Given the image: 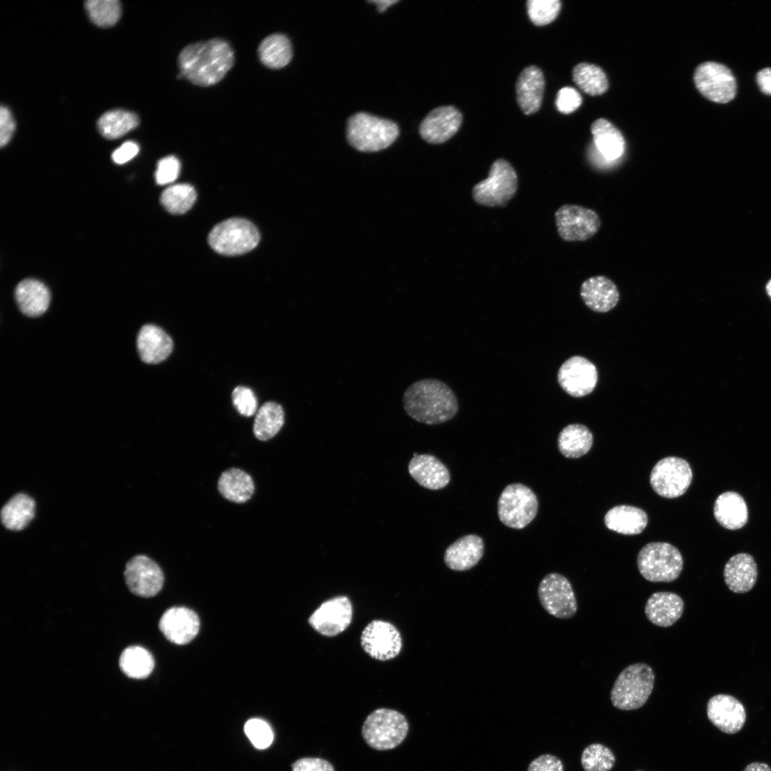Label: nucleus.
I'll return each instance as SVG.
<instances>
[{
    "mask_svg": "<svg viewBox=\"0 0 771 771\" xmlns=\"http://www.w3.org/2000/svg\"><path fill=\"white\" fill-rule=\"evenodd\" d=\"M615 762L613 752L598 743L586 747L581 755V764L585 771H610Z\"/></svg>",
    "mask_w": 771,
    "mask_h": 771,
    "instance_id": "42",
    "label": "nucleus"
},
{
    "mask_svg": "<svg viewBox=\"0 0 771 771\" xmlns=\"http://www.w3.org/2000/svg\"><path fill=\"white\" fill-rule=\"evenodd\" d=\"M408 472L420 485L429 490L443 488L450 480L447 467L436 457L429 454L413 457L409 462Z\"/></svg>",
    "mask_w": 771,
    "mask_h": 771,
    "instance_id": "26",
    "label": "nucleus"
},
{
    "mask_svg": "<svg viewBox=\"0 0 771 771\" xmlns=\"http://www.w3.org/2000/svg\"><path fill=\"white\" fill-rule=\"evenodd\" d=\"M124 574L129 590L138 596L153 597L163 585L164 576L161 568L143 555H138L130 559Z\"/></svg>",
    "mask_w": 771,
    "mask_h": 771,
    "instance_id": "16",
    "label": "nucleus"
},
{
    "mask_svg": "<svg viewBox=\"0 0 771 771\" xmlns=\"http://www.w3.org/2000/svg\"><path fill=\"white\" fill-rule=\"evenodd\" d=\"M595 146L607 160L614 161L624 153L625 141L620 131L608 120L598 119L591 125Z\"/></svg>",
    "mask_w": 771,
    "mask_h": 771,
    "instance_id": "31",
    "label": "nucleus"
},
{
    "mask_svg": "<svg viewBox=\"0 0 771 771\" xmlns=\"http://www.w3.org/2000/svg\"><path fill=\"white\" fill-rule=\"evenodd\" d=\"M181 163L174 156H168L160 159L155 173L156 181L159 185L173 183L180 173Z\"/></svg>",
    "mask_w": 771,
    "mask_h": 771,
    "instance_id": "46",
    "label": "nucleus"
},
{
    "mask_svg": "<svg viewBox=\"0 0 771 771\" xmlns=\"http://www.w3.org/2000/svg\"><path fill=\"white\" fill-rule=\"evenodd\" d=\"M518 176L511 164L499 158L491 165L488 176L475 184L473 196L478 204L504 206L515 193Z\"/></svg>",
    "mask_w": 771,
    "mask_h": 771,
    "instance_id": "8",
    "label": "nucleus"
},
{
    "mask_svg": "<svg viewBox=\"0 0 771 771\" xmlns=\"http://www.w3.org/2000/svg\"><path fill=\"white\" fill-rule=\"evenodd\" d=\"M538 501L534 492L521 483H512L502 491L498 501L500 520L508 528L522 529L536 516Z\"/></svg>",
    "mask_w": 771,
    "mask_h": 771,
    "instance_id": "9",
    "label": "nucleus"
},
{
    "mask_svg": "<svg viewBox=\"0 0 771 771\" xmlns=\"http://www.w3.org/2000/svg\"><path fill=\"white\" fill-rule=\"evenodd\" d=\"M398 1H397V0H395V1H393V0H381V1H371L370 2H372V3L375 4L377 6L378 11L379 12L382 13V12H384L389 6H390L393 4L397 3Z\"/></svg>",
    "mask_w": 771,
    "mask_h": 771,
    "instance_id": "54",
    "label": "nucleus"
},
{
    "mask_svg": "<svg viewBox=\"0 0 771 771\" xmlns=\"http://www.w3.org/2000/svg\"><path fill=\"white\" fill-rule=\"evenodd\" d=\"M598 378L595 366L580 356H574L566 360L558 373V381L561 388L568 394L576 398L592 393Z\"/></svg>",
    "mask_w": 771,
    "mask_h": 771,
    "instance_id": "17",
    "label": "nucleus"
},
{
    "mask_svg": "<svg viewBox=\"0 0 771 771\" xmlns=\"http://www.w3.org/2000/svg\"><path fill=\"white\" fill-rule=\"evenodd\" d=\"M580 293L585 304L598 313L612 310L620 299L617 286L605 276H595L586 279L581 285Z\"/></svg>",
    "mask_w": 771,
    "mask_h": 771,
    "instance_id": "21",
    "label": "nucleus"
},
{
    "mask_svg": "<svg viewBox=\"0 0 771 771\" xmlns=\"http://www.w3.org/2000/svg\"><path fill=\"white\" fill-rule=\"evenodd\" d=\"M353 607L347 596L339 595L324 601L309 617L308 623L320 634L333 637L351 624Z\"/></svg>",
    "mask_w": 771,
    "mask_h": 771,
    "instance_id": "15",
    "label": "nucleus"
},
{
    "mask_svg": "<svg viewBox=\"0 0 771 771\" xmlns=\"http://www.w3.org/2000/svg\"><path fill=\"white\" fill-rule=\"evenodd\" d=\"M403 405L415 420L438 425L451 420L458 410V400L445 383L432 378L419 380L405 390Z\"/></svg>",
    "mask_w": 771,
    "mask_h": 771,
    "instance_id": "2",
    "label": "nucleus"
},
{
    "mask_svg": "<svg viewBox=\"0 0 771 771\" xmlns=\"http://www.w3.org/2000/svg\"><path fill=\"white\" fill-rule=\"evenodd\" d=\"M684 611L682 598L671 592H656L647 599L645 613L652 624L667 628L675 624Z\"/></svg>",
    "mask_w": 771,
    "mask_h": 771,
    "instance_id": "25",
    "label": "nucleus"
},
{
    "mask_svg": "<svg viewBox=\"0 0 771 771\" xmlns=\"http://www.w3.org/2000/svg\"><path fill=\"white\" fill-rule=\"evenodd\" d=\"M15 298L20 311L29 317H38L48 309L51 295L48 288L35 279L21 281L15 289Z\"/></svg>",
    "mask_w": 771,
    "mask_h": 771,
    "instance_id": "28",
    "label": "nucleus"
},
{
    "mask_svg": "<svg viewBox=\"0 0 771 771\" xmlns=\"http://www.w3.org/2000/svg\"><path fill=\"white\" fill-rule=\"evenodd\" d=\"M258 51L261 62L273 69L286 66L293 56L291 41L282 34H273L266 37L261 42Z\"/></svg>",
    "mask_w": 771,
    "mask_h": 771,
    "instance_id": "35",
    "label": "nucleus"
},
{
    "mask_svg": "<svg viewBox=\"0 0 771 771\" xmlns=\"http://www.w3.org/2000/svg\"><path fill=\"white\" fill-rule=\"evenodd\" d=\"M260 234L250 221L239 218L227 219L213 228L208 241L217 253L237 256L253 249L258 243Z\"/></svg>",
    "mask_w": 771,
    "mask_h": 771,
    "instance_id": "7",
    "label": "nucleus"
},
{
    "mask_svg": "<svg viewBox=\"0 0 771 771\" xmlns=\"http://www.w3.org/2000/svg\"><path fill=\"white\" fill-rule=\"evenodd\" d=\"M119 666L122 672L128 677L143 679L152 672L154 660L151 654L145 648L140 646H130L121 654Z\"/></svg>",
    "mask_w": 771,
    "mask_h": 771,
    "instance_id": "37",
    "label": "nucleus"
},
{
    "mask_svg": "<svg viewBox=\"0 0 771 771\" xmlns=\"http://www.w3.org/2000/svg\"><path fill=\"white\" fill-rule=\"evenodd\" d=\"M708 720L721 732L735 734L744 726L746 711L742 702L735 697L718 694L712 696L707 702Z\"/></svg>",
    "mask_w": 771,
    "mask_h": 771,
    "instance_id": "18",
    "label": "nucleus"
},
{
    "mask_svg": "<svg viewBox=\"0 0 771 771\" xmlns=\"http://www.w3.org/2000/svg\"><path fill=\"white\" fill-rule=\"evenodd\" d=\"M528 771H563V765L557 757L545 754L532 761Z\"/></svg>",
    "mask_w": 771,
    "mask_h": 771,
    "instance_id": "49",
    "label": "nucleus"
},
{
    "mask_svg": "<svg viewBox=\"0 0 771 771\" xmlns=\"http://www.w3.org/2000/svg\"><path fill=\"white\" fill-rule=\"evenodd\" d=\"M581 104L580 94L573 87H563L557 94L555 106L557 109L563 114H568L575 111Z\"/></svg>",
    "mask_w": 771,
    "mask_h": 771,
    "instance_id": "47",
    "label": "nucleus"
},
{
    "mask_svg": "<svg viewBox=\"0 0 771 771\" xmlns=\"http://www.w3.org/2000/svg\"><path fill=\"white\" fill-rule=\"evenodd\" d=\"M408 730V722L401 713L391 709L379 708L366 717L362 735L372 748L386 750L400 744Z\"/></svg>",
    "mask_w": 771,
    "mask_h": 771,
    "instance_id": "6",
    "label": "nucleus"
},
{
    "mask_svg": "<svg viewBox=\"0 0 771 771\" xmlns=\"http://www.w3.org/2000/svg\"><path fill=\"white\" fill-rule=\"evenodd\" d=\"M181 75L194 84L208 86L220 81L233 66V51L218 38L191 44L178 58Z\"/></svg>",
    "mask_w": 771,
    "mask_h": 771,
    "instance_id": "1",
    "label": "nucleus"
},
{
    "mask_svg": "<svg viewBox=\"0 0 771 771\" xmlns=\"http://www.w3.org/2000/svg\"><path fill=\"white\" fill-rule=\"evenodd\" d=\"M85 8L91 21L101 27L114 25L121 14V3L118 0H88Z\"/></svg>",
    "mask_w": 771,
    "mask_h": 771,
    "instance_id": "41",
    "label": "nucleus"
},
{
    "mask_svg": "<svg viewBox=\"0 0 771 771\" xmlns=\"http://www.w3.org/2000/svg\"><path fill=\"white\" fill-rule=\"evenodd\" d=\"M292 771H334L328 761L315 757H305L292 765Z\"/></svg>",
    "mask_w": 771,
    "mask_h": 771,
    "instance_id": "50",
    "label": "nucleus"
},
{
    "mask_svg": "<svg viewBox=\"0 0 771 771\" xmlns=\"http://www.w3.org/2000/svg\"><path fill=\"white\" fill-rule=\"evenodd\" d=\"M593 443L591 431L584 425L570 424L560 433L558 447L560 453L568 458H577L585 455Z\"/></svg>",
    "mask_w": 771,
    "mask_h": 771,
    "instance_id": "33",
    "label": "nucleus"
},
{
    "mask_svg": "<svg viewBox=\"0 0 771 771\" xmlns=\"http://www.w3.org/2000/svg\"><path fill=\"white\" fill-rule=\"evenodd\" d=\"M538 595L542 607L552 616L569 619L578 610V603L573 587L564 575L550 573L540 581Z\"/></svg>",
    "mask_w": 771,
    "mask_h": 771,
    "instance_id": "11",
    "label": "nucleus"
},
{
    "mask_svg": "<svg viewBox=\"0 0 771 771\" xmlns=\"http://www.w3.org/2000/svg\"><path fill=\"white\" fill-rule=\"evenodd\" d=\"M349 143L362 152H376L390 146L399 135L398 125L388 119L359 112L351 116L347 125Z\"/></svg>",
    "mask_w": 771,
    "mask_h": 771,
    "instance_id": "3",
    "label": "nucleus"
},
{
    "mask_svg": "<svg viewBox=\"0 0 771 771\" xmlns=\"http://www.w3.org/2000/svg\"><path fill=\"white\" fill-rule=\"evenodd\" d=\"M284 422L283 407L275 402H266L257 410L253 426V434L260 440H269L280 431Z\"/></svg>",
    "mask_w": 771,
    "mask_h": 771,
    "instance_id": "36",
    "label": "nucleus"
},
{
    "mask_svg": "<svg viewBox=\"0 0 771 771\" xmlns=\"http://www.w3.org/2000/svg\"><path fill=\"white\" fill-rule=\"evenodd\" d=\"M462 114L453 106H443L433 109L419 126L421 137L430 143H442L458 131L462 123Z\"/></svg>",
    "mask_w": 771,
    "mask_h": 771,
    "instance_id": "19",
    "label": "nucleus"
},
{
    "mask_svg": "<svg viewBox=\"0 0 771 771\" xmlns=\"http://www.w3.org/2000/svg\"><path fill=\"white\" fill-rule=\"evenodd\" d=\"M244 731L252 744L258 749H265L272 742L273 732L265 721L260 719H251L244 726Z\"/></svg>",
    "mask_w": 771,
    "mask_h": 771,
    "instance_id": "44",
    "label": "nucleus"
},
{
    "mask_svg": "<svg viewBox=\"0 0 771 771\" xmlns=\"http://www.w3.org/2000/svg\"><path fill=\"white\" fill-rule=\"evenodd\" d=\"M766 291L768 296L771 298V279L767 282L766 285Z\"/></svg>",
    "mask_w": 771,
    "mask_h": 771,
    "instance_id": "55",
    "label": "nucleus"
},
{
    "mask_svg": "<svg viewBox=\"0 0 771 771\" xmlns=\"http://www.w3.org/2000/svg\"><path fill=\"white\" fill-rule=\"evenodd\" d=\"M138 124L139 119L136 114L116 109L104 113L98 120L97 127L104 137L114 139L135 128Z\"/></svg>",
    "mask_w": 771,
    "mask_h": 771,
    "instance_id": "38",
    "label": "nucleus"
},
{
    "mask_svg": "<svg viewBox=\"0 0 771 771\" xmlns=\"http://www.w3.org/2000/svg\"><path fill=\"white\" fill-rule=\"evenodd\" d=\"M757 82L760 90L771 96V68H765L757 74Z\"/></svg>",
    "mask_w": 771,
    "mask_h": 771,
    "instance_id": "52",
    "label": "nucleus"
},
{
    "mask_svg": "<svg viewBox=\"0 0 771 771\" xmlns=\"http://www.w3.org/2000/svg\"><path fill=\"white\" fill-rule=\"evenodd\" d=\"M171 338L160 327L146 324L137 336V349L142 361L157 364L166 360L173 350Z\"/></svg>",
    "mask_w": 771,
    "mask_h": 771,
    "instance_id": "22",
    "label": "nucleus"
},
{
    "mask_svg": "<svg viewBox=\"0 0 771 771\" xmlns=\"http://www.w3.org/2000/svg\"><path fill=\"white\" fill-rule=\"evenodd\" d=\"M200 626L198 615L192 610L183 607H173L162 615L159 629L171 642L185 645L197 635Z\"/></svg>",
    "mask_w": 771,
    "mask_h": 771,
    "instance_id": "20",
    "label": "nucleus"
},
{
    "mask_svg": "<svg viewBox=\"0 0 771 771\" xmlns=\"http://www.w3.org/2000/svg\"><path fill=\"white\" fill-rule=\"evenodd\" d=\"M639 771V770H638Z\"/></svg>",
    "mask_w": 771,
    "mask_h": 771,
    "instance_id": "56",
    "label": "nucleus"
},
{
    "mask_svg": "<svg viewBox=\"0 0 771 771\" xmlns=\"http://www.w3.org/2000/svg\"><path fill=\"white\" fill-rule=\"evenodd\" d=\"M138 151L139 146L136 143L128 141L112 153L111 158L116 163L123 164L132 159Z\"/></svg>",
    "mask_w": 771,
    "mask_h": 771,
    "instance_id": "51",
    "label": "nucleus"
},
{
    "mask_svg": "<svg viewBox=\"0 0 771 771\" xmlns=\"http://www.w3.org/2000/svg\"><path fill=\"white\" fill-rule=\"evenodd\" d=\"M655 682L652 668L644 662L626 667L617 677L610 692L613 705L622 710L641 707L648 700Z\"/></svg>",
    "mask_w": 771,
    "mask_h": 771,
    "instance_id": "4",
    "label": "nucleus"
},
{
    "mask_svg": "<svg viewBox=\"0 0 771 771\" xmlns=\"http://www.w3.org/2000/svg\"><path fill=\"white\" fill-rule=\"evenodd\" d=\"M692 472L684 459L669 456L659 460L653 467L650 483L654 491L666 498L682 495L690 487Z\"/></svg>",
    "mask_w": 771,
    "mask_h": 771,
    "instance_id": "10",
    "label": "nucleus"
},
{
    "mask_svg": "<svg viewBox=\"0 0 771 771\" xmlns=\"http://www.w3.org/2000/svg\"><path fill=\"white\" fill-rule=\"evenodd\" d=\"M647 515L641 508L620 505L610 509L605 514L604 522L606 527L620 534L637 535L645 528Z\"/></svg>",
    "mask_w": 771,
    "mask_h": 771,
    "instance_id": "30",
    "label": "nucleus"
},
{
    "mask_svg": "<svg viewBox=\"0 0 771 771\" xmlns=\"http://www.w3.org/2000/svg\"><path fill=\"white\" fill-rule=\"evenodd\" d=\"M35 502L24 493H17L2 507L1 520L9 530L24 529L34 516Z\"/></svg>",
    "mask_w": 771,
    "mask_h": 771,
    "instance_id": "34",
    "label": "nucleus"
},
{
    "mask_svg": "<svg viewBox=\"0 0 771 771\" xmlns=\"http://www.w3.org/2000/svg\"><path fill=\"white\" fill-rule=\"evenodd\" d=\"M743 771H771V767L764 762H753L748 764Z\"/></svg>",
    "mask_w": 771,
    "mask_h": 771,
    "instance_id": "53",
    "label": "nucleus"
},
{
    "mask_svg": "<svg viewBox=\"0 0 771 771\" xmlns=\"http://www.w3.org/2000/svg\"><path fill=\"white\" fill-rule=\"evenodd\" d=\"M560 237L566 241H585L599 231L601 221L593 209L578 205L565 204L555 213Z\"/></svg>",
    "mask_w": 771,
    "mask_h": 771,
    "instance_id": "13",
    "label": "nucleus"
},
{
    "mask_svg": "<svg viewBox=\"0 0 771 771\" xmlns=\"http://www.w3.org/2000/svg\"><path fill=\"white\" fill-rule=\"evenodd\" d=\"M693 79L699 92L711 101L725 104L735 96V76L723 64L713 61L702 63L696 68Z\"/></svg>",
    "mask_w": 771,
    "mask_h": 771,
    "instance_id": "12",
    "label": "nucleus"
},
{
    "mask_svg": "<svg viewBox=\"0 0 771 771\" xmlns=\"http://www.w3.org/2000/svg\"><path fill=\"white\" fill-rule=\"evenodd\" d=\"M361 644L371 657L381 661L395 657L402 648V638L398 629L390 623L374 620L363 629Z\"/></svg>",
    "mask_w": 771,
    "mask_h": 771,
    "instance_id": "14",
    "label": "nucleus"
},
{
    "mask_svg": "<svg viewBox=\"0 0 771 771\" xmlns=\"http://www.w3.org/2000/svg\"><path fill=\"white\" fill-rule=\"evenodd\" d=\"M483 553L484 542L481 537L474 534L466 535L447 548L444 563L453 570L465 571L478 563Z\"/></svg>",
    "mask_w": 771,
    "mask_h": 771,
    "instance_id": "23",
    "label": "nucleus"
},
{
    "mask_svg": "<svg viewBox=\"0 0 771 771\" xmlns=\"http://www.w3.org/2000/svg\"><path fill=\"white\" fill-rule=\"evenodd\" d=\"M723 575L725 582L731 591L735 593H747L757 581V564L750 554L738 553L727 562Z\"/></svg>",
    "mask_w": 771,
    "mask_h": 771,
    "instance_id": "27",
    "label": "nucleus"
},
{
    "mask_svg": "<svg viewBox=\"0 0 771 771\" xmlns=\"http://www.w3.org/2000/svg\"><path fill=\"white\" fill-rule=\"evenodd\" d=\"M16 124L10 111L6 106L0 108V145L6 146L11 140Z\"/></svg>",
    "mask_w": 771,
    "mask_h": 771,
    "instance_id": "48",
    "label": "nucleus"
},
{
    "mask_svg": "<svg viewBox=\"0 0 771 771\" xmlns=\"http://www.w3.org/2000/svg\"><path fill=\"white\" fill-rule=\"evenodd\" d=\"M528 16L537 26H543L554 21L561 8L559 0H529L526 2Z\"/></svg>",
    "mask_w": 771,
    "mask_h": 771,
    "instance_id": "43",
    "label": "nucleus"
},
{
    "mask_svg": "<svg viewBox=\"0 0 771 771\" xmlns=\"http://www.w3.org/2000/svg\"><path fill=\"white\" fill-rule=\"evenodd\" d=\"M573 79L583 91L590 96L601 95L608 88L605 72L595 64L585 62L577 64L573 69Z\"/></svg>",
    "mask_w": 771,
    "mask_h": 771,
    "instance_id": "39",
    "label": "nucleus"
},
{
    "mask_svg": "<svg viewBox=\"0 0 771 771\" xmlns=\"http://www.w3.org/2000/svg\"><path fill=\"white\" fill-rule=\"evenodd\" d=\"M545 79L540 68L529 66L520 74L516 85V99L518 104L526 115L535 113L540 108Z\"/></svg>",
    "mask_w": 771,
    "mask_h": 771,
    "instance_id": "24",
    "label": "nucleus"
},
{
    "mask_svg": "<svg viewBox=\"0 0 771 771\" xmlns=\"http://www.w3.org/2000/svg\"><path fill=\"white\" fill-rule=\"evenodd\" d=\"M233 403L238 412L244 416L253 415L257 410V399L253 392L245 386H237L232 392Z\"/></svg>",
    "mask_w": 771,
    "mask_h": 771,
    "instance_id": "45",
    "label": "nucleus"
},
{
    "mask_svg": "<svg viewBox=\"0 0 771 771\" xmlns=\"http://www.w3.org/2000/svg\"><path fill=\"white\" fill-rule=\"evenodd\" d=\"M196 199L194 188L188 183H179L171 186L161 193L160 201L163 206L172 214H183L187 212Z\"/></svg>",
    "mask_w": 771,
    "mask_h": 771,
    "instance_id": "40",
    "label": "nucleus"
},
{
    "mask_svg": "<svg viewBox=\"0 0 771 771\" xmlns=\"http://www.w3.org/2000/svg\"><path fill=\"white\" fill-rule=\"evenodd\" d=\"M637 565L641 575L652 583H670L675 580L683 568L680 551L664 542L646 544L640 550Z\"/></svg>",
    "mask_w": 771,
    "mask_h": 771,
    "instance_id": "5",
    "label": "nucleus"
},
{
    "mask_svg": "<svg viewBox=\"0 0 771 771\" xmlns=\"http://www.w3.org/2000/svg\"><path fill=\"white\" fill-rule=\"evenodd\" d=\"M714 515L724 528L740 529L747 522V507L740 494L732 491L725 492L715 502Z\"/></svg>",
    "mask_w": 771,
    "mask_h": 771,
    "instance_id": "29",
    "label": "nucleus"
},
{
    "mask_svg": "<svg viewBox=\"0 0 771 771\" xmlns=\"http://www.w3.org/2000/svg\"><path fill=\"white\" fill-rule=\"evenodd\" d=\"M218 490L226 500L243 503L252 497L255 485L248 473L240 468H232L223 472L219 477Z\"/></svg>",
    "mask_w": 771,
    "mask_h": 771,
    "instance_id": "32",
    "label": "nucleus"
}]
</instances>
